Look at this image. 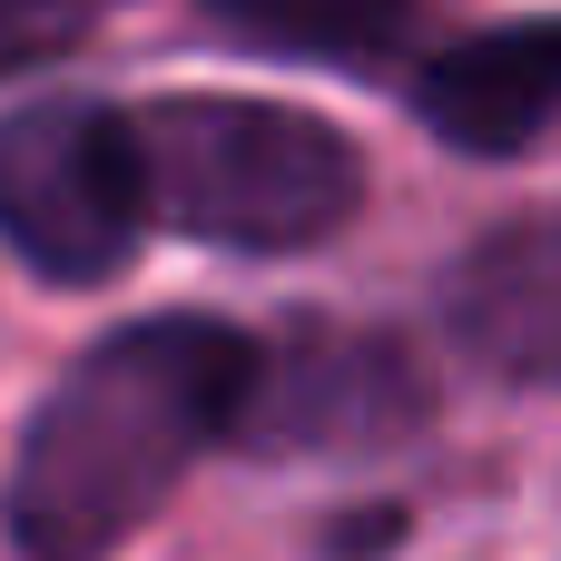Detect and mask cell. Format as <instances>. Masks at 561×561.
<instances>
[{"instance_id":"cell-1","label":"cell","mask_w":561,"mask_h":561,"mask_svg":"<svg viewBox=\"0 0 561 561\" xmlns=\"http://www.w3.org/2000/svg\"><path fill=\"white\" fill-rule=\"evenodd\" d=\"M256 385V335L227 316H138L99 335L30 414L10 463V542L30 561H99L118 552L207 444L237 434Z\"/></svg>"},{"instance_id":"cell-2","label":"cell","mask_w":561,"mask_h":561,"mask_svg":"<svg viewBox=\"0 0 561 561\" xmlns=\"http://www.w3.org/2000/svg\"><path fill=\"white\" fill-rule=\"evenodd\" d=\"M138 148V187H148V227L168 217L197 247H237V256H296L325 247L355 207H365V158L345 128L276 108V99H158L128 118Z\"/></svg>"},{"instance_id":"cell-3","label":"cell","mask_w":561,"mask_h":561,"mask_svg":"<svg viewBox=\"0 0 561 561\" xmlns=\"http://www.w3.org/2000/svg\"><path fill=\"white\" fill-rule=\"evenodd\" d=\"M148 187L128 148V108L39 99L0 118V247L49 286H99L138 256Z\"/></svg>"},{"instance_id":"cell-4","label":"cell","mask_w":561,"mask_h":561,"mask_svg":"<svg viewBox=\"0 0 561 561\" xmlns=\"http://www.w3.org/2000/svg\"><path fill=\"white\" fill-rule=\"evenodd\" d=\"M404 424H424V375L385 335H296L286 355L256 345V385L237 414V434H256L266 454H355Z\"/></svg>"},{"instance_id":"cell-5","label":"cell","mask_w":561,"mask_h":561,"mask_svg":"<svg viewBox=\"0 0 561 561\" xmlns=\"http://www.w3.org/2000/svg\"><path fill=\"white\" fill-rule=\"evenodd\" d=\"M561 99V30L503 20L483 39H454L414 69V118L463 158H533Z\"/></svg>"},{"instance_id":"cell-6","label":"cell","mask_w":561,"mask_h":561,"mask_svg":"<svg viewBox=\"0 0 561 561\" xmlns=\"http://www.w3.org/2000/svg\"><path fill=\"white\" fill-rule=\"evenodd\" d=\"M444 325L473 365L513 375V385H542L552 375V345H561V266H552V227L523 217L503 237H483L454 286H444Z\"/></svg>"},{"instance_id":"cell-7","label":"cell","mask_w":561,"mask_h":561,"mask_svg":"<svg viewBox=\"0 0 561 561\" xmlns=\"http://www.w3.org/2000/svg\"><path fill=\"white\" fill-rule=\"evenodd\" d=\"M247 49L316 59V69H394L424 30V0H207Z\"/></svg>"},{"instance_id":"cell-8","label":"cell","mask_w":561,"mask_h":561,"mask_svg":"<svg viewBox=\"0 0 561 561\" xmlns=\"http://www.w3.org/2000/svg\"><path fill=\"white\" fill-rule=\"evenodd\" d=\"M89 20H99V0H0V79L59 59Z\"/></svg>"}]
</instances>
